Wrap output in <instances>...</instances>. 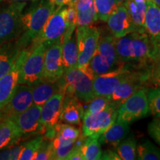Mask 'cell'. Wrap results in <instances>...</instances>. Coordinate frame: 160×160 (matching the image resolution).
Here are the masks:
<instances>
[{
  "instance_id": "obj_19",
  "label": "cell",
  "mask_w": 160,
  "mask_h": 160,
  "mask_svg": "<svg viewBox=\"0 0 160 160\" xmlns=\"http://www.w3.org/2000/svg\"><path fill=\"white\" fill-rule=\"evenodd\" d=\"M144 31L148 36L152 45L159 51L160 8L148 1L144 19Z\"/></svg>"
},
{
  "instance_id": "obj_20",
  "label": "cell",
  "mask_w": 160,
  "mask_h": 160,
  "mask_svg": "<svg viewBox=\"0 0 160 160\" xmlns=\"http://www.w3.org/2000/svg\"><path fill=\"white\" fill-rule=\"evenodd\" d=\"M84 113L85 111L80 100L75 96L65 93L59 122L72 125H79Z\"/></svg>"
},
{
  "instance_id": "obj_28",
  "label": "cell",
  "mask_w": 160,
  "mask_h": 160,
  "mask_svg": "<svg viewBox=\"0 0 160 160\" xmlns=\"http://www.w3.org/2000/svg\"><path fill=\"white\" fill-rule=\"evenodd\" d=\"M99 137L89 136L86 137V139L79 148L82 153L84 159L86 160H98L101 159L102 151L101 144L99 142Z\"/></svg>"
},
{
  "instance_id": "obj_5",
  "label": "cell",
  "mask_w": 160,
  "mask_h": 160,
  "mask_svg": "<svg viewBox=\"0 0 160 160\" xmlns=\"http://www.w3.org/2000/svg\"><path fill=\"white\" fill-rule=\"evenodd\" d=\"M62 79L65 93L75 96L84 102H90L95 97L93 79L78 68L65 71Z\"/></svg>"
},
{
  "instance_id": "obj_36",
  "label": "cell",
  "mask_w": 160,
  "mask_h": 160,
  "mask_svg": "<svg viewBox=\"0 0 160 160\" xmlns=\"http://www.w3.org/2000/svg\"><path fill=\"white\" fill-rule=\"evenodd\" d=\"M98 20L95 6H91L88 10L77 12V27H88Z\"/></svg>"
},
{
  "instance_id": "obj_47",
  "label": "cell",
  "mask_w": 160,
  "mask_h": 160,
  "mask_svg": "<svg viewBox=\"0 0 160 160\" xmlns=\"http://www.w3.org/2000/svg\"><path fill=\"white\" fill-rule=\"evenodd\" d=\"M11 1H13V2H28V1L34 2V1H37V0H11Z\"/></svg>"
},
{
  "instance_id": "obj_43",
  "label": "cell",
  "mask_w": 160,
  "mask_h": 160,
  "mask_svg": "<svg viewBox=\"0 0 160 160\" xmlns=\"http://www.w3.org/2000/svg\"><path fill=\"white\" fill-rule=\"evenodd\" d=\"M101 159H107V160H120V158L117 153L112 150H107L102 153Z\"/></svg>"
},
{
  "instance_id": "obj_6",
  "label": "cell",
  "mask_w": 160,
  "mask_h": 160,
  "mask_svg": "<svg viewBox=\"0 0 160 160\" xmlns=\"http://www.w3.org/2000/svg\"><path fill=\"white\" fill-rule=\"evenodd\" d=\"M119 104L112 102L102 111L95 114L83 115L82 134L99 137L115 122L117 117Z\"/></svg>"
},
{
  "instance_id": "obj_3",
  "label": "cell",
  "mask_w": 160,
  "mask_h": 160,
  "mask_svg": "<svg viewBox=\"0 0 160 160\" xmlns=\"http://www.w3.org/2000/svg\"><path fill=\"white\" fill-rule=\"evenodd\" d=\"M48 46L44 43H33L24 59L20 70L19 85H33L42 80L44 57Z\"/></svg>"
},
{
  "instance_id": "obj_13",
  "label": "cell",
  "mask_w": 160,
  "mask_h": 160,
  "mask_svg": "<svg viewBox=\"0 0 160 160\" xmlns=\"http://www.w3.org/2000/svg\"><path fill=\"white\" fill-rule=\"evenodd\" d=\"M28 50H22L11 71L0 78V109L8 102L19 85L20 70Z\"/></svg>"
},
{
  "instance_id": "obj_42",
  "label": "cell",
  "mask_w": 160,
  "mask_h": 160,
  "mask_svg": "<svg viewBox=\"0 0 160 160\" xmlns=\"http://www.w3.org/2000/svg\"><path fill=\"white\" fill-rule=\"evenodd\" d=\"M79 144L76 145V147L73 149L69 155L68 156L66 159L67 160H85L84 159V157L82 153L81 150L79 148Z\"/></svg>"
},
{
  "instance_id": "obj_15",
  "label": "cell",
  "mask_w": 160,
  "mask_h": 160,
  "mask_svg": "<svg viewBox=\"0 0 160 160\" xmlns=\"http://www.w3.org/2000/svg\"><path fill=\"white\" fill-rule=\"evenodd\" d=\"M148 73L142 71H129L128 75L122 82L111 96L112 102L119 104L142 88L148 79Z\"/></svg>"
},
{
  "instance_id": "obj_38",
  "label": "cell",
  "mask_w": 160,
  "mask_h": 160,
  "mask_svg": "<svg viewBox=\"0 0 160 160\" xmlns=\"http://www.w3.org/2000/svg\"><path fill=\"white\" fill-rule=\"evenodd\" d=\"M77 140L75 142L57 145L53 148L52 159H66V158L69 155V153L73 151V149L76 147V145L79 144L77 142Z\"/></svg>"
},
{
  "instance_id": "obj_4",
  "label": "cell",
  "mask_w": 160,
  "mask_h": 160,
  "mask_svg": "<svg viewBox=\"0 0 160 160\" xmlns=\"http://www.w3.org/2000/svg\"><path fill=\"white\" fill-rule=\"evenodd\" d=\"M26 2H13L0 10V45L11 43L21 34V17Z\"/></svg>"
},
{
  "instance_id": "obj_25",
  "label": "cell",
  "mask_w": 160,
  "mask_h": 160,
  "mask_svg": "<svg viewBox=\"0 0 160 160\" xmlns=\"http://www.w3.org/2000/svg\"><path fill=\"white\" fill-rule=\"evenodd\" d=\"M11 44L0 45V78L11 71L21 51L19 43L15 46Z\"/></svg>"
},
{
  "instance_id": "obj_16",
  "label": "cell",
  "mask_w": 160,
  "mask_h": 160,
  "mask_svg": "<svg viewBox=\"0 0 160 160\" xmlns=\"http://www.w3.org/2000/svg\"><path fill=\"white\" fill-rule=\"evenodd\" d=\"M130 70L123 68L97 75L93 79V89L95 97H111L114 90L128 75Z\"/></svg>"
},
{
  "instance_id": "obj_33",
  "label": "cell",
  "mask_w": 160,
  "mask_h": 160,
  "mask_svg": "<svg viewBox=\"0 0 160 160\" xmlns=\"http://www.w3.org/2000/svg\"><path fill=\"white\" fill-rule=\"evenodd\" d=\"M138 159L140 160H159L160 159L159 150L148 140L137 145Z\"/></svg>"
},
{
  "instance_id": "obj_2",
  "label": "cell",
  "mask_w": 160,
  "mask_h": 160,
  "mask_svg": "<svg viewBox=\"0 0 160 160\" xmlns=\"http://www.w3.org/2000/svg\"><path fill=\"white\" fill-rule=\"evenodd\" d=\"M57 8L55 5L46 1L32 8L26 13H22L21 17V33H23L18 42L20 46L29 41H33Z\"/></svg>"
},
{
  "instance_id": "obj_26",
  "label": "cell",
  "mask_w": 160,
  "mask_h": 160,
  "mask_svg": "<svg viewBox=\"0 0 160 160\" xmlns=\"http://www.w3.org/2000/svg\"><path fill=\"white\" fill-rule=\"evenodd\" d=\"M149 0H128L125 7L137 31H144V19Z\"/></svg>"
},
{
  "instance_id": "obj_27",
  "label": "cell",
  "mask_w": 160,
  "mask_h": 160,
  "mask_svg": "<svg viewBox=\"0 0 160 160\" xmlns=\"http://www.w3.org/2000/svg\"><path fill=\"white\" fill-rule=\"evenodd\" d=\"M115 48L118 61L120 64L125 66L126 64L133 62L131 33L122 37L116 38Z\"/></svg>"
},
{
  "instance_id": "obj_49",
  "label": "cell",
  "mask_w": 160,
  "mask_h": 160,
  "mask_svg": "<svg viewBox=\"0 0 160 160\" xmlns=\"http://www.w3.org/2000/svg\"><path fill=\"white\" fill-rule=\"evenodd\" d=\"M77 1H78V0H72V3H73V4H75L76 2H77Z\"/></svg>"
},
{
  "instance_id": "obj_9",
  "label": "cell",
  "mask_w": 160,
  "mask_h": 160,
  "mask_svg": "<svg viewBox=\"0 0 160 160\" xmlns=\"http://www.w3.org/2000/svg\"><path fill=\"white\" fill-rule=\"evenodd\" d=\"M76 38L78 48L77 68H83L88 65L89 62L97 50L100 38V31L97 28L77 27Z\"/></svg>"
},
{
  "instance_id": "obj_37",
  "label": "cell",
  "mask_w": 160,
  "mask_h": 160,
  "mask_svg": "<svg viewBox=\"0 0 160 160\" xmlns=\"http://www.w3.org/2000/svg\"><path fill=\"white\" fill-rule=\"evenodd\" d=\"M53 147L52 144V139H49L48 138H45L41 145L39 146V149L33 157L35 160H48L52 159L53 155Z\"/></svg>"
},
{
  "instance_id": "obj_11",
  "label": "cell",
  "mask_w": 160,
  "mask_h": 160,
  "mask_svg": "<svg viewBox=\"0 0 160 160\" xmlns=\"http://www.w3.org/2000/svg\"><path fill=\"white\" fill-rule=\"evenodd\" d=\"M42 106L32 105L22 113L11 119L14 122L23 137H29L34 134L44 135L47 130L40 121Z\"/></svg>"
},
{
  "instance_id": "obj_29",
  "label": "cell",
  "mask_w": 160,
  "mask_h": 160,
  "mask_svg": "<svg viewBox=\"0 0 160 160\" xmlns=\"http://www.w3.org/2000/svg\"><path fill=\"white\" fill-rule=\"evenodd\" d=\"M117 148L120 159L133 160L137 159V142L133 136L122 140Z\"/></svg>"
},
{
  "instance_id": "obj_32",
  "label": "cell",
  "mask_w": 160,
  "mask_h": 160,
  "mask_svg": "<svg viewBox=\"0 0 160 160\" xmlns=\"http://www.w3.org/2000/svg\"><path fill=\"white\" fill-rule=\"evenodd\" d=\"M45 135H40L33 139L23 143V147L21 150V152H20L18 159L33 160L36 153H37L43 140L45 139Z\"/></svg>"
},
{
  "instance_id": "obj_22",
  "label": "cell",
  "mask_w": 160,
  "mask_h": 160,
  "mask_svg": "<svg viewBox=\"0 0 160 160\" xmlns=\"http://www.w3.org/2000/svg\"><path fill=\"white\" fill-rule=\"evenodd\" d=\"M62 58L65 71L77 68L78 48L75 32L62 39Z\"/></svg>"
},
{
  "instance_id": "obj_24",
  "label": "cell",
  "mask_w": 160,
  "mask_h": 160,
  "mask_svg": "<svg viewBox=\"0 0 160 160\" xmlns=\"http://www.w3.org/2000/svg\"><path fill=\"white\" fill-rule=\"evenodd\" d=\"M22 134L11 118H4L0 122V150L19 142Z\"/></svg>"
},
{
  "instance_id": "obj_23",
  "label": "cell",
  "mask_w": 160,
  "mask_h": 160,
  "mask_svg": "<svg viewBox=\"0 0 160 160\" xmlns=\"http://www.w3.org/2000/svg\"><path fill=\"white\" fill-rule=\"evenodd\" d=\"M130 124L122 122H117L112 125L107 131L99 137L100 144L109 145L117 148L129 133Z\"/></svg>"
},
{
  "instance_id": "obj_40",
  "label": "cell",
  "mask_w": 160,
  "mask_h": 160,
  "mask_svg": "<svg viewBox=\"0 0 160 160\" xmlns=\"http://www.w3.org/2000/svg\"><path fill=\"white\" fill-rule=\"evenodd\" d=\"M148 131L149 135L155 140L157 144L160 143V122L159 117H155L148 125Z\"/></svg>"
},
{
  "instance_id": "obj_8",
  "label": "cell",
  "mask_w": 160,
  "mask_h": 160,
  "mask_svg": "<svg viewBox=\"0 0 160 160\" xmlns=\"http://www.w3.org/2000/svg\"><path fill=\"white\" fill-rule=\"evenodd\" d=\"M149 112L145 88H140L119 104L117 122L131 123L145 117Z\"/></svg>"
},
{
  "instance_id": "obj_7",
  "label": "cell",
  "mask_w": 160,
  "mask_h": 160,
  "mask_svg": "<svg viewBox=\"0 0 160 160\" xmlns=\"http://www.w3.org/2000/svg\"><path fill=\"white\" fill-rule=\"evenodd\" d=\"M67 8L59 7L54 11L38 33L33 39V43H44L48 47L58 40L62 39L68 24L66 19Z\"/></svg>"
},
{
  "instance_id": "obj_44",
  "label": "cell",
  "mask_w": 160,
  "mask_h": 160,
  "mask_svg": "<svg viewBox=\"0 0 160 160\" xmlns=\"http://www.w3.org/2000/svg\"><path fill=\"white\" fill-rule=\"evenodd\" d=\"M52 5H55L57 8L64 7V6H68L72 3V0H48Z\"/></svg>"
},
{
  "instance_id": "obj_14",
  "label": "cell",
  "mask_w": 160,
  "mask_h": 160,
  "mask_svg": "<svg viewBox=\"0 0 160 160\" xmlns=\"http://www.w3.org/2000/svg\"><path fill=\"white\" fill-rule=\"evenodd\" d=\"M33 104L32 86L18 85L13 97L6 105L0 109L2 119L12 118L22 113Z\"/></svg>"
},
{
  "instance_id": "obj_30",
  "label": "cell",
  "mask_w": 160,
  "mask_h": 160,
  "mask_svg": "<svg viewBox=\"0 0 160 160\" xmlns=\"http://www.w3.org/2000/svg\"><path fill=\"white\" fill-rule=\"evenodd\" d=\"M55 137L62 141L76 142L80 137V131L69 124L58 123L54 128Z\"/></svg>"
},
{
  "instance_id": "obj_45",
  "label": "cell",
  "mask_w": 160,
  "mask_h": 160,
  "mask_svg": "<svg viewBox=\"0 0 160 160\" xmlns=\"http://www.w3.org/2000/svg\"><path fill=\"white\" fill-rule=\"evenodd\" d=\"M127 2H128V0H116V2H117L118 6L125 5Z\"/></svg>"
},
{
  "instance_id": "obj_50",
  "label": "cell",
  "mask_w": 160,
  "mask_h": 160,
  "mask_svg": "<svg viewBox=\"0 0 160 160\" xmlns=\"http://www.w3.org/2000/svg\"><path fill=\"white\" fill-rule=\"evenodd\" d=\"M1 1H2V0H0V2H1Z\"/></svg>"
},
{
  "instance_id": "obj_41",
  "label": "cell",
  "mask_w": 160,
  "mask_h": 160,
  "mask_svg": "<svg viewBox=\"0 0 160 160\" xmlns=\"http://www.w3.org/2000/svg\"><path fill=\"white\" fill-rule=\"evenodd\" d=\"M94 5L93 0H78L75 3L77 11H85Z\"/></svg>"
},
{
  "instance_id": "obj_48",
  "label": "cell",
  "mask_w": 160,
  "mask_h": 160,
  "mask_svg": "<svg viewBox=\"0 0 160 160\" xmlns=\"http://www.w3.org/2000/svg\"><path fill=\"white\" fill-rule=\"evenodd\" d=\"M2 115L1 112H0V122L2 121Z\"/></svg>"
},
{
  "instance_id": "obj_1",
  "label": "cell",
  "mask_w": 160,
  "mask_h": 160,
  "mask_svg": "<svg viewBox=\"0 0 160 160\" xmlns=\"http://www.w3.org/2000/svg\"><path fill=\"white\" fill-rule=\"evenodd\" d=\"M115 41L116 38L112 35L100 37L97 50L88 65L93 79L97 75L117 71L125 67L118 61Z\"/></svg>"
},
{
  "instance_id": "obj_31",
  "label": "cell",
  "mask_w": 160,
  "mask_h": 160,
  "mask_svg": "<svg viewBox=\"0 0 160 160\" xmlns=\"http://www.w3.org/2000/svg\"><path fill=\"white\" fill-rule=\"evenodd\" d=\"M93 3L98 19L102 22L107 21L118 7L116 0H93Z\"/></svg>"
},
{
  "instance_id": "obj_10",
  "label": "cell",
  "mask_w": 160,
  "mask_h": 160,
  "mask_svg": "<svg viewBox=\"0 0 160 160\" xmlns=\"http://www.w3.org/2000/svg\"><path fill=\"white\" fill-rule=\"evenodd\" d=\"M131 34L133 62L145 66L150 61L159 60V51L155 50L145 31L131 32Z\"/></svg>"
},
{
  "instance_id": "obj_21",
  "label": "cell",
  "mask_w": 160,
  "mask_h": 160,
  "mask_svg": "<svg viewBox=\"0 0 160 160\" xmlns=\"http://www.w3.org/2000/svg\"><path fill=\"white\" fill-rule=\"evenodd\" d=\"M62 77L57 81H42L32 85L33 104L42 106L46 102L64 87Z\"/></svg>"
},
{
  "instance_id": "obj_34",
  "label": "cell",
  "mask_w": 160,
  "mask_h": 160,
  "mask_svg": "<svg viewBox=\"0 0 160 160\" xmlns=\"http://www.w3.org/2000/svg\"><path fill=\"white\" fill-rule=\"evenodd\" d=\"M150 113L155 117H160V91L159 88L146 91Z\"/></svg>"
},
{
  "instance_id": "obj_35",
  "label": "cell",
  "mask_w": 160,
  "mask_h": 160,
  "mask_svg": "<svg viewBox=\"0 0 160 160\" xmlns=\"http://www.w3.org/2000/svg\"><path fill=\"white\" fill-rule=\"evenodd\" d=\"M111 102V97L108 96H97L90 102L87 111H85L84 115L95 114L102 111Z\"/></svg>"
},
{
  "instance_id": "obj_18",
  "label": "cell",
  "mask_w": 160,
  "mask_h": 160,
  "mask_svg": "<svg viewBox=\"0 0 160 160\" xmlns=\"http://www.w3.org/2000/svg\"><path fill=\"white\" fill-rule=\"evenodd\" d=\"M106 22L111 35L115 38L122 37L131 32L137 31L130 14L124 5H119L116 11L110 15Z\"/></svg>"
},
{
  "instance_id": "obj_12",
  "label": "cell",
  "mask_w": 160,
  "mask_h": 160,
  "mask_svg": "<svg viewBox=\"0 0 160 160\" xmlns=\"http://www.w3.org/2000/svg\"><path fill=\"white\" fill-rule=\"evenodd\" d=\"M64 73L65 68L62 58V39H60L46 49L44 57L42 80L57 81L62 77Z\"/></svg>"
},
{
  "instance_id": "obj_46",
  "label": "cell",
  "mask_w": 160,
  "mask_h": 160,
  "mask_svg": "<svg viewBox=\"0 0 160 160\" xmlns=\"http://www.w3.org/2000/svg\"><path fill=\"white\" fill-rule=\"evenodd\" d=\"M151 3H153V5H155L157 7L160 8V0H149Z\"/></svg>"
},
{
  "instance_id": "obj_39",
  "label": "cell",
  "mask_w": 160,
  "mask_h": 160,
  "mask_svg": "<svg viewBox=\"0 0 160 160\" xmlns=\"http://www.w3.org/2000/svg\"><path fill=\"white\" fill-rule=\"evenodd\" d=\"M66 19H67L68 24V28L65 34H71V33H74L76 28H77V11L76 9L75 4H71V5H68Z\"/></svg>"
},
{
  "instance_id": "obj_17",
  "label": "cell",
  "mask_w": 160,
  "mask_h": 160,
  "mask_svg": "<svg viewBox=\"0 0 160 160\" xmlns=\"http://www.w3.org/2000/svg\"><path fill=\"white\" fill-rule=\"evenodd\" d=\"M64 98H65V84L62 89L55 93L42 106L40 121L47 131L53 128L59 122Z\"/></svg>"
}]
</instances>
